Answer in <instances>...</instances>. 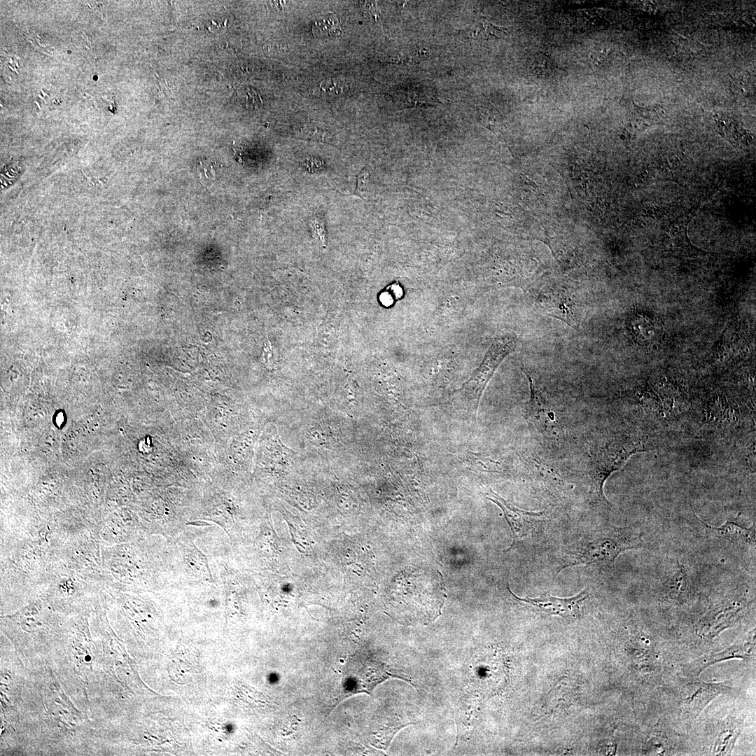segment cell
Wrapping results in <instances>:
<instances>
[{
    "mask_svg": "<svg viewBox=\"0 0 756 756\" xmlns=\"http://www.w3.org/2000/svg\"><path fill=\"white\" fill-rule=\"evenodd\" d=\"M727 686L722 684L693 682L686 685L682 692V705L686 712L699 713L707 704Z\"/></svg>",
    "mask_w": 756,
    "mask_h": 756,
    "instance_id": "obj_10",
    "label": "cell"
},
{
    "mask_svg": "<svg viewBox=\"0 0 756 756\" xmlns=\"http://www.w3.org/2000/svg\"><path fill=\"white\" fill-rule=\"evenodd\" d=\"M472 33L475 38L484 40L502 38L506 35L505 29L494 25L483 17H482L477 23V26H475V28L472 31Z\"/></svg>",
    "mask_w": 756,
    "mask_h": 756,
    "instance_id": "obj_13",
    "label": "cell"
},
{
    "mask_svg": "<svg viewBox=\"0 0 756 756\" xmlns=\"http://www.w3.org/2000/svg\"><path fill=\"white\" fill-rule=\"evenodd\" d=\"M516 345L515 338L510 335L494 340L480 365L459 391L475 400L477 405L494 372L501 362L514 350Z\"/></svg>",
    "mask_w": 756,
    "mask_h": 756,
    "instance_id": "obj_5",
    "label": "cell"
},
{
    "mask_svg": "<svg viewBox=\"0 0 756 756\" xmlns=\"http://www.w3.org/2000/svg\"><path fill=\"white\" fill-rule=\"evenodd\" d=\"M654 447L643 435L617 433L593 448L590 454L589 496L595 504L608 507L610 503L603 493V485L612 472L620 469L634 454Z\"/></svg>",
    "mask_w": 756,
    "mask_h": 756,
    "instance_id": "obj_1",
    "label": "cell"
},
{
    "mask_svg": "<svg viewBox=\"0 0 756 756\" xmlns=\"http://www.w3.org/2000/svg\"><path fill=\"white\" fill-rule=\"evenodd\" d=\"M302 136L308 139H312L318 141H324L326 139V134L323 131L314 127H305L300 130Z\"/></svg>",
    "mask_w": 756,
    "mask_h": 756,
    "instance_id": "obj_17",
    "label": "cell"
},
{
    "mask_svg": "<svg viewBox=\"0 0 756 756\" xmlns=\"http://www.w3.org/2000/svg\"><path fill=\"white\" fill-rule=\"evenodd\" d=\"M529 383L530 398L526 404V417L538 431L545 437H551L555 433L557 423L555 414L547 398L537 386L530 372L523 368Z\"/></svg>",
    "mask_w": 756,
    "mask_h": 756,
    "instance_id": "obj_6",
    "label": "cell"
},
{
    "mask_svg": "<svg viewBox=\"0 0 756 756\" xmlns=\"http://www.w3.org/2000/svg\"><path fill=\"white\" fill-rule=\"evenodd\" d=\"M487 498L497 504L503 510L505 517L513 535V542L510 550L515 543L529 537L537 526L538 522L544 516V512H529L519 509L506 501L491 489L488 493Z\"/></svg>",
    "mask_w": 756,
    "mask_h": 756,
    "instance_id": "obj_7",
    "label": "cell"
},
{
    "mask_svg": "<svg viewBox=\"0 0 756 756\" xmlns=\"http://www.w3.org/2000/svg\"><path fill=\"white\" fill-rule=\"evenodd\" d=\"M396 585L398 596L408 605L410 618L430 619L440 612L444 593L437 570L410 568L398 575Z\"/></svg>",
    "mask_w": 756,
    "mask_h": 756,
    "instance_id": "obj_2",
    "label": "cell"
},
{
    "mask_svg": "<svg viewBox=\"0 0 756 756\" xmlns=\"http://www.w3.org/2000/svg\"><path fill=\"white\" fill-rule=\"evenodd\" d=\"M696 518L705 525L708 533L712 537L724 539L738 545L755 543V526L747 528L732 521H726L720 526H713L700 519L698 516Z\"/></svg>",
    "mask_w": 756,
    "mask_h": 756,
    "instance_id": "obj_11",
    "label": "cell"
},
{
    "mask_svg": "<svg viewBox=\"0 0 756 756\" xmlns=\"http://www.w3.org/2000/svg\"><path fill=\"white\" fill-rule=\"evenodd\" d=\"M534 302L551 316L560 319L579 330L582 309L578 298L571 289L559 284L536 286L530 289Z\"/></svg>",
    "mask_w": 756,
    "mask_h": 756,
    "instance_id": "obj_4",
    "label": "cell"
},
{
    "mask_svg": "<svg viewBox=\"0 0 756 756\" xmlns=\"http://www.w3.org/2000/svg\"><path fill=\"white\" fill-rule=\"evenodd\" d=\"M586 597L585 590H582L576 596L568 598L545 595L533 598H516L550 615H559L564 618H578L580 614V603L585 600Z\"/></svg>",
    "mask_w": 756,
    "mask_h": 756,
    "instance_id": "obj_9",
    "label": "cell"
},
{
    "mask_svg": "<svg viewBox=\"0 0 756 756\" xmlns=\"http://www.w3.org/2000/svg\"><path fill=\"white\" fill-rule=\"evenodd\" d=\"M219 165L214 160H203L199 162L197 167L199 176L204 181H211L216 178V171Z\"/></svg>",
    "mask_w": 756,
    "mask_h": 756,
    "instance_id": "obj_14",
    "label": "cell"
},
{
    "mask_svg": "<svg viewBox=\"0 0 756 756\" xmlns=\"http://www.w3.org/2000/svg\"><path fill=\"white\" fill-rule=\"evenodd\" d=\"M626 329L630 337L643 346L656 345L663 334V326L654 315L645 312H635L626 321Z\"/></svg>",
    "mask_w": 756,
    "mask_h": 756,
    "instance_id": "obj_8",
    "label": "cell"
},
{
    "mask_svg": "<svg viewBox=\"0 0 756 756\" xmlns=\"http://www.w3.org/2000/svg\"><path fill=\"white\" fill-rule=\"evenodd\" d=\"M401 288L398 284H393L386 288L382 295V301L386 302V305L390 304L394 300L398 299L402 295Z\"/></svg>",
    "mask_w": 756,
    "mask_h": 756,
    "instance_id": "obj_16",
    "label": "cell"
},
{
    "mask_svg": "<svg viewBox=\"0 0 756 756\" xmlns=\"http://www.w3.org/2000/svg\"><path fill=\"white\" fill-rule=\"evenodd\" d=\"M639 538L631 527L603 526L580 540L573 553L575 561L570 566L612 564L620 553L640 545Z\"/></svg>",
    "mask_w": 756,
    "mask_h": 756,
    "instance_id": "obj_3",
    "label": "cell"
},
{
    "mask_svg": "<svg viewBox=\"0 0 756 756\" xmlns=\"http://www.w3.org/2000/svg\"><path fill=\"white\" fill-rule=\"evenodd\" d=\"M313 34L319 38H327L340 36L341 27L337 17L328 13L322 16L314 22L312 26Z\"/></svg>",
    "mask_w": 756,
    "mask_h": 756,
    "instance_id": "obj_12",
    "label": "cell"
},
{
    "mask_svg": "<svg viewBox=\"0 0 756 756\" xmlns=\"http://www.w3.org/2000/svg\"><path fill=\"white\" fill-rule=\"evenodd\" d=\"M370 174L365 169H362L357 176V183L354 194L361 198H365L368 191Z\"/></svg>",
    "mask_w": 756,
    "mask_h": 756,
    "instance_id": "obj_15",
    "label": "cell"
}]
</instances>
